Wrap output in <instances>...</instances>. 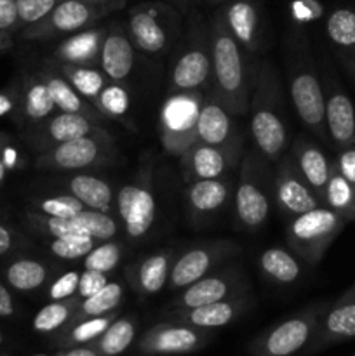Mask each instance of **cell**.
Returning <instances> with one entry per match:
<instances>
[{
    "label": "cell",
    "mask_w": 355,
    "mask_h": 356,
    "mask_svg": "<svg viewBox=\"0 0 355 356\" xmlns=\"http://www.w3.org/2000/svg\"><path fill=\"white\" fill-rule=\"evenodd\" d=\"M33 356H56V355H33Z\"/></svg>",
    "instance_id": "e7e4bbea"
},
{
    "label": "cell",
    "mask_w": 355,
    "mask_h": 356,
    "mask_svg": "<svg viewBox=\"0 0 355 356\" xmlns=\"http://www.w3.org/2000/svg\"><path fill=\"white\" fill-rule=\"evenodd\" d=\"M124 7L125 0H59L44 19L23 28L19 37L30 42L56 40L94 26Z\"/></svg>",
    "instance_id": "5b68a950"
},
{
    "label": "cell",
    "mask_w": 355,
    "mask_h": 356,
    "mask_svg": "<svg viewBox=\"0 0 355 356\" xmlns=\"http://www.w3.org/2000/svg\"><path fill=\"white\" fill-rule=\"evenodd\" d=\"M212 339V330H202L188 323L166 320L150 327L136 344L141 356H178L197 353Z\"/></svg>",
    "instance_id": "9a60e30c"
},
{
    "label": "cell",
    "mask_w": 355,
    "mask_h": 356,
    "mask_svg": "<svg viewBox=\"0 0 355 356\" xmlns=\"http://www.w3.org/2000/svg\"><path fill=\"white\" fill-rule=\"evenodd\" d=\"M289 153H291L296 167H298L299 172L303 174L306 183L312 186V190L315 191L320 197V200H322L324 190H326L327 179H329L333 160L327 159L324 149L320 148L315 141H312V139H308L303 134L296 136V138L292 139Z\"/></svg>",
    "instance_id": "4dcf8cb0"
},
{
    "label": "cell",
    "mask_w": 355,
    "mask_h": 356,
    "mask_svg": "<svg viewBox=\"0 0 355 356\" xmlns=\"http://www.w3.org/2000/svg\"><path fill=\"white\" fill-rule=\"evenodd\" d=\"M26 209L35 212H40L45 216H54V218H75L79 212L86 209V205L75 197L66 193L51 195V197H35L28 202Z\"/></svg>",
    "instance_id": "ee69618b"
},
{
    "label": "cell",
    "mask_w": 355,
    "mask_h": 356,
    "mask_svg": "<svg viewBox=\"0 0 355 356\" xmlns=\"http://www.w3.org/2000/svg\"><path fill=\"white\" fill-rule=\"evenodd\" d=\"M244 292H249L244 271L239 266H226L221 270L211 271L204 278L178 292L176 298L167 306V312L197 308V306L223 301V299L244 294Z\"/></svg>",
    "instance_id": "ac0fdd59"
},
{
    "label": "cell",
    "mask_w": 355,
    "mask_h": 356,
    "mask_svg": "<svg viewBox=\"0 0 355 356\" xmlns=\"http://www.w3.org/2000/svg\"><path fill=\"white\" fill-rule=\"evenodd\" d=\"M249 132L254 148L275 163L289 146L285 125V97L281 75L268 59L258 65L256 86L249 103Z\"/></svg>",
    "instance_id": "7a4b0ae2"
},
{
    "label": "cell",
    "mask_w": 355,
    "mask_h": 356,
    "mask_svg": "<svg viewBox=\"0 0 355 356\" xmlns=\"http://www.w3.org/2000/svg\"><path fill=\"white\" fill-rule=\"evenodd\" d=\"M9 138H7V134H2V132H0V155H2V152L3 149L7 148V146H9Z\"/></svg>",
    "instance_id": "91938a15"
},
{
    "label": "cell",
    "mask_w": 355,
    "mask_h": 356,
    "mask_svg": "<svg viewBox=\"0 0 355 356\" xmlns=\"http://www.w3.org/2000/svg\"><path fill=\"white\" fill-rule=\"evenodd\" d=\"M115 212L131 243L141 242L150 235L157 216L152 159L143 160L132 179L117 191Z\"/></svg>",
    "instance_id": "52a82bcc"
},
{
    "label": "cell",
    "mask_w": 355,
    "mask_h": 356,
    "mask_svg": "<svg viewBox=\"0 0 355 356\" xmlns=\"http://www.w3.org/2000/svg\"><path fill=\"white\" fill-rule=\"evenodd\" d=\"M350 339H355V284L327 306L306 355H315Z\"/></svg>",
    "instance_id": "ffe728a7"
},
{
    "label": "cell",
    "mask_w": 355,
    "mask_h": 356,
    "mask_svg": "<svg viewBox=\"0 0 355 356\" xmlns=\"http://www.w3.org/2000/svg\"><path fill=\"white\" fill-rule=\"evenodd\" d=\"M138 332V320L132 315L120 316L89 346L100 356H120L132 346Z\"/></svg>",
    "instance_id": "d590c367"
},
{
    "label": "cell",
    "mask_w": 355,
    "mask_h": 356,
    "mask_svg": "<svg viewBox=\"0 0 355 356\" xmlns=\"http://www.w3.org/2000/svg\"><path fill=\"white\" fill-rule=\"evenodd\" d=\"M324 89V111L329 143L334 149L355 145V106L341 86L336 72L327 61L320 70Z\"/></svg>",
    "instance_id": "2e32d148"
},
{
    "label": "cell",
    "mask_w": 355,
    "mask_h": 356,
    "mask_svg": "<svg viewBox=\"0 0 355 356\" xmlns=\"http://www.w3.org/2000/svg\"><path fill=\"white\" fill-rule=\"evenodd\" d=\"M106 284H108V275L100 273V271L84 270L82 275H80L79 289H77L75 296L80 299V301H84V299L90 298V296L96 294L97 291H101Z\"/></svg>",
    "instance_id": "681fc988"
},
{
    "label": "cell",
    "mask_w": 355,
    "mask_h": 356,
    "mask_svg": "<svg viewBox=\"0 0 355 356\" xmlns=\"http://www.w3.org/2000/svg\"><path fill=\"white\" fill-rule=\"evenodd\" d=\"M115 155V143L110 132L104 129L96 134L70 139L47 152L38 153L35 159V169L47 172H77L90 167L106 165Z\"/></svg>",
    "instance_id": "7c38bea8"
},
{
    "label": "cell",
    "mask_w": 355,
    "mask_h": 356,
    "mask_svg": "<svg viewBox=\"0 0 355 356\" xmlns=\"http://www.w3.org/2000/svg\"><path fill=\"white\" fill-rule=\"evenodd\" d=\"M94 106L106 120H117L132 129V125L129 124L131 96H129V89L125 87V83L108 82L106 87L101 90Z\"/></svg>",
    "instance_id": "b9f144b4"
},
{
    "label": "cell",
    "mask_w": 355,
    "mask_h": 356,
    "mask_svg": "<svg viewBox=\"0 0 355 356\" xmlns=\"http://www.w3.org/2000/svg\"><path fill=\"white\" fill-rule=\"evenodd\" d=\"M233 191H235V181L232 179V176L187 183L184 200H187V212L190 221L197 226L207 222L225 209Z\"/></svg>",
    "instance_id": "7402d4cb"
},
{
    "label": "cell",
    "mask_w": 355,
    "mask_h": 356,
    "mask_svg": "<svg viewBox=\"0 0 355 356\" xmlns=\"http://www.w3.org/2000/svg\"><path fill=\"white\" fill-rule=\"evenodd\" d=\"M14 47V38H13V33H9V31H2L0 30V54H3V52L10 51V49Z\"/></svg>",
    "instance_id": "6f0895ef"
},
{
    "label": "cell",
    "mask_w": 355,
    "mask_h": 356,
    "mask_svg": "<svg viewBox=\"0 0 355 356\" xmlns=\"http://www.w3.org/2000/svg\"><path fill=\"white\" fill-rule=\"evenodd\" d=\"M326 35L334 58L355 83V9L336 7L326 19Z\"/></svg>",
    "instance_id": "83f0119b"
},
{
    "label": "cell",
    "mask_w": 355,
    "mask_h": 356,
    "mask_svg": "<svg viewBox=\"0 0 355 356\" xmlns=\"http://www.w3.org/2000/svg\"><path fill=\"white\" fill-rule=\"evenodd\" d=\"M329 302H312L265 329L249 343L251 356H294L312 343Z\"/></svg>",
    "instance_id": "8992f818"
},
{
    "label": "cell",
    "mask_w": 355,
    "mask_h": 356,
    "mask_svg": "<svg viewBox=\"0 0 355 356\" xmlns=\"http://www.w3.org/2000/svg\"><path fill=\"white\" fill-rule=\"evenodd\" d=\"M129 37L146 56L166 54L181 35V19L173 6L164 2H141L129 9Z\"/></svg>",
    "instance_id": "9c48e42d"
},
{
    "label": "cell",
    "mask_w": 355,
    "mask_h": 356,
    "mask_svg": "<svg viewBox=\"0 0 355 356\" xmlns=\"http://www.w3.org/2000/svg\"><path fill=\"white\" fill-rule=\"evenodd\" d=\"M274 202V163L256 148L246 149L235 179V216L240 228L256 232L267 222Z\"/></svg>",
    "instance_id": "277c9868"
},
{
    "label": "cell",
    "mask_w": 355,
    "mask_h": 356,
    "mask_svg": "<svg viewBox=\"0 0 355 356\" xmlns=\"http://www.w3.org/2000/svg\"><path fill=\"white\" fill-rule=\"evenodd\" d=\"M345 225L347 219L343 216L320 205L289 219L285 240L299 259L310 266H317Z\"/></svg>",
    "instance_id": "ba28073f"
},
{
    "label": "cell",
    "mask_w": 355,
    "mask_h": 356,
    "mask_svg": "<svg viewBox=\"0 0 355 356\" xmlns=\"http://www.w3.org/2000/svg\"><path fill=\"white\" fill-rule=\"evenodd\" d=\"M333 163L355 186V145L345 146V148L338 149V155L336 159L333 160Z\"/></svg>",
    "instance_id": "816d5d0a"
},
{
    "label": "cell",
    "mask_w": 355,
    "mask_h": 356,
    "mask_svg": "<svg viewBox=\"0 0 355 356\" xmlns=\"http://www.w3.org/2000/svg\"><path fill=\"white\" fill-rule=\"evenodd\" d=\"M354 356H355V355H354Z\"/></svg>",
    "instance_id": "03108f58"
},
{
    "label": "cell",
    "mask_w": 355,
    "mask_h": 356,
    "mask_svg": "<svg viewBox=\"0 0 355 356\" xmlns=\"http://www.w3.org/2000/svg\"><path fill=\"white\" fill-rule=\"evenodd\" d=\"M2 343H3V336H2V332H0V346H2Z\"/></svg>",
    "instance_id": "be15d7a7"
},
{
    "label": "cell",
    "mask_w": 355,
    "mask_h": 356,
    "mask_svg": "<svg viewBox=\"0 0 355 356\" xmlns=\"http://www.w3.org/2000/svg\"><path fill=\"white\" fill-rule=\"evenodd\" d=\"M205 94L202 90L169 92L160 104L159 136L167 155L180 156L197 143V120Z\"/></svg>",
    "instance_id": "8fae6325"
},
{
    "label": "cell",
    "mask_w": 355,
    "mask_h": 356,
    "mask_svg": "<svg viewBox=\"0 0 355 356\" xmlns=\"http://www.w3.org/2000/svg\"><path fill=\"white\" fill-rule=\"evenodd\" d=\"M37 72L38 75L42 76V80L47 83L58 111L84 115V117L90 118V120L96 122V124L103 125V122L106 120V118L96 110V106H94L93 103H89L86 97H82L75 89H73L72 83L59 73V70L52 65L51 59H45Z\"/></svg>",
    "instance_id": "f546056e"
},
{
    "label": "cell",
    "mask_w": 355,
    "mask_h": 356,
    "mask_svg": "<svg viewBox=\"0 0 355 356\" xmlns=\"http://www.w3.org/2000/svg\"><path fill=\"white\" fill-rule=\"evenodd\" d=\"M209 2H214V3H223V2H226V0H209Z\"/></svg>",
    "instance_id": "94428289"
},
{
    "label": "cell",
    "mask_w": 355,
    "mask_h": 356,
    "mask_svg": "<svg viewBox=\"0 0 355 356\" xmlns=\"http://www.w3.org/2000/svg\"><path fill=\"white\" fill-rule=\"evenodd\" d=\"M218 10L233 38L249 54H258L261 47V24L256 0H226Z\"/></svg>",
    "instance_id": "484cf974"
},
{
    "label": "cell",
    "mask_w": 355,
    "mask_h": 356,
    "mask_svg": "<svg viewBox=\"0 0 355 356\" xmlns=\"http://www.w3.org/2000/svg\"><path fill=\"white\" fill-rule=\"evenodd\" d=\"M244 153H246V136L240 134L226 145L195 143L184 149L178 160L184 181L191 183V181L232 176L233 170H239Z\"/></svg>",
    "instance_id": "4fadbf2b"
},
{
    "label": "cell",
    "mask_w": 355,
    "mask_h": 356,
    "mask_svg": "<svg viewBox=\"0 0 355 356\" xmlns=\"http://www.w3.org/2000/svg\"><path fill=\"white\" fill-rule=\"evenodd\" d=\"M58 2L59 0H16L21 30L44 19L58 6Z\"/></svg>",
    "instance_id": "7dc6e473"
},
{
    "label": "cell",
    "mask_w": 355,
    "mask_h": 356,
    "mask_svg": "<svg viewBox=\"0 0 355 356\" xmlns=\"http://www.w3.org/2000/svg\"><path fill=\"white\" fill-rule=\"evenodd\" d=\"M0 30L9 33L21 31L16 0H0Z\"/></svg>",
    "instance_id": "f907efd6"
},
{
    "label": "cell",
    "mask_w": 355,
    "mask_h": 356,
    "mask_svg": "<svg viewBox=\"0 0 355 356\" xmlns=\"http://www.w3.org/2000/svg\"><path fill=\"white\" fill-rule=\"evenodd\" d=\"M209 33L212 70L207 94L233 117L246 115L256 86L258 66L251 59L253 54L233 38L219 10L209 21Z\"/></svg>",
    "instance_id": "6da1fadb"
},
{
    "label": "cell",
    "mask_w": 355,
    "mask_h": 356,
    "mask_svg": "<svg viewBox=\"0 0 355 356\" xmlns=\"http://www.w3.org/2000/svg\"><path fill=\"white\" fill-rule=\"evenodd\" d=\"M239 254L240 245L232 240H207L191 245L190 249L174 257L167 289L171 292L183 291Z\"/></svg>",
    "instance_id": "5bb4252c"
},
{
    "label": "cell",
    "mask_w": 355,
    "mask_h": 356,
    "mask_svg": "<svg viewBox=\"0 0 355 356\" xmlns=\"http://www.w3.org/2000/svg\"><path fill=\"white\" fill-rule=\"evenodd\" d=\"M75 221L87 232V235L97 240H111L118 235V222L106 212L84 209L75 216Z\"/></svg>",
    "instance_id": "bcb514c9"
},
{
    "label": "cell",
    "mask_w": 355,
    "mask_h": 356,
    "mask_svg": "<svg viewBox=\"0 0 355 356\" xmlns=\"http://www.w3.org/2000/svg\"><path fill=\"white\" fill-rule=\"evenodd\" d=\"M125 245L118 240H101L86 257H84V270L100 271L110 275L117 270L120 261L124 259Z\"/></svg>",
    "instance_id": "7bdbcfd3"
},
{
    "label": "cell",
    "mask_w": 355,
    "mask_h": 356,
    "mask_svg": "<svg viewBox=\"0 0 355 356\" xmlns=\"http://www.w3.org/2000/svg\"><path fill=\"white\" fill-rule=\"evenodd\" d=\"M56 356H100L90 346H77L68 350H59Z\"/></svg>",
    "instance_id": "9f6ffc18"
},
{
    "label": "cell",
    "mask_w": 355,
    "mask_h": 356,
    "mask_svg": "<svg viewBox=\"0 0 355 356\" xmlns=\"http://www.w3.org/2000/svg\"><path fill=\"white\" fill-rule=\"evenodd\" d=\"M173 261L174 252L166 249L148 254L141 257L138 263L131 264L125 270V275H127V282L132 291L138 292L143 298L159 294L162 289L167 287Z\"/></svg>",
    "instance_id": "f1b7e54d"
},
{
    "label": "cell",
    "mask_w": 355,
    "mask_h": 356,
    "mask_svg": "<svg viewBox=\"0 0 355 356\" xmlns=\"http://www.w3.org/2000/svg\"><path fill=\"white\" fill-rule=\"evenodd\" d=\"M125 296V285L122 282H108L101 291L93 294L90 298L80 301L75 315L70 320V323L79 322L82 318H90V316L108 315L111 312H117L120 308Z\"/></svg>",
    "instance_id": "f35d334b"
},
{
    "label": "cell",
    "mask_w": 355,
    "mask_h": 356,
    "mask_svg": "<svg viewBox=\"0 0 355 356\" xmlns=\"http://www.w3.org/2000/svg\"><path fill=\"white\" fill-rule=\"evenodd\" d=\"M240 134L242 132L233 120V115L209 94H205L197 120V143L226 145Z\"/></svg>",
    "instance_id": "1f68e13d"
},
{
    "label": "cell",
    "mask_w": 355,
    "mask_h": 356,
    "mask_svg": "<svg viewBox=\"0 0 355 356\" xmlns=\"http://www.w3.org/2000/svg\"><path fill=\"white\" fill-rule=\"evenodd\" d=\"M274 202L287 219L324 205L299 172L289 152L274 163Z\"/></svg>",
    "instance_id": "e0dca14e"
},
{
    "label": "cell",
    "mask_w": 355,
    "mask_h": 356,
    "mask_svg": "<svg viewBox=\"0 0 355 356\" xmlns=\"http://www.w3.org/2000/svg\"><path fill=\"white\" fill-rule=\"evenodd\" d=\"M322 202L331 211L343 216L347 222L355 219V186L336 169L334 163L331 165V174L326 190H324Z\"/></svg>",
    "instance_id": "74e56055"
},
{
    "label": "cell",
    "mask_w": 355,
    "mask_h": 356,
    "mask_svg": "<svg viewBox=\"0 0 355 356\" xmlns=\"http://www.w3.org/2000/svg\"><path fill=\"white\" fill-rule=\"evenodd\" d=\"M17 97H19V82L0 90V118L16 111Z\"/></svg>",
    "instance_id": "f5cc1de1"
},
{
    "label": "cell",
    "mask_w": 355,
    "mask_h": 356,
    "mask_svg": "<svg viewBox=\"0 0 355 356\" xmlns=\"http://www.w3.org/2000/svg\"><path fill=\"white\" fill-rule=\"evenodd\" d=\"M14 313H16V305H14L13 296H10L9 289L0 282V318L13 316Z\"/></svg>",
    "instance_id": "11a10c76"
},
{
    "label": "cell",
    "mask_w": 355,
    "mask_h": 356,
    "mask_svg": "<svg viewBox=\"0 0 355 356\" xmlns=\"http://www.w3.org/2000/svg\"><path fill=\"white\" fill-rule=\"evenodd\" d=\"M104 131L103 125L96 124L90 118L79 113H65V111H56L44 122H40L35 127L24 131V141L33 152L44 153L61 143L70 139L82 138V136L96 134Z\"/></svg>",
    "instance_id": "d6986e66"
},
{
    "label": "cell",
    "mask_w": 355,
    "mask_h": 356,
    "mask_svg": "<svg viewBox=\"0 0 355 356\" xmlns=\"http://www.w3.org/2000/svg\"><path fill=\"white\" fill-rule=\"evenodd\" d=\"M21 245V236L9 226L0 225V256L14 252Z\"/></svg>",
    "instance_id": "db71d44e"
},
{
    "label": "cell",
    "mask_w": 355,
    "mask_h": 356,
    "mask_svg": "<svg viewBox=\"0 0 355 356\" xmlns=\"http://www.w3.org/2000/svg\"><path fill=\"white\" fill-rule=\"evenodd\" d=\"M251 305H253V299H251L249 292H244V294L232 296L223 301L209 302V305L197 306V308L171 309L167 312V316L169 320L188 323L197 329L214 330L239 320L244 313L249 312Z\"/></svg>",
    "instance_id": "44dd1931"
},
{
    "label": "cell",
    "mask_w": 355,
    "mask_h": 356,
    "mask_svg": "<svg viewBox=\"0 0 355 356\" xmlns=\"http://www.w3.org/2000/svg\"><path fill=\"white\" fill-rule=\"evenodd\" d=\"M80 275H82V271L72 270L52 278L47 284V291H45L49 301H63V299L73 298L77 294V289H79Z\"/></svg>",
    "instance_id": "c3c4849f"
},
{
    "label": "cell",
    "mask_w": 355,
    "mask_h": 356,
    "mask_svg": "<svg viewBox=\"0 0 355 356\" xmlns=\"http://www.w3.org/2000/svg\"><path fill=\"white\" fill-rule=\"evenodd\" d=\"M108 26H90L66 35L52 51L51 58L72 66H97Z\"/></svg>",
    "instance_id": "4316f807"
},
{
    "label": "cell",
    "mask_w": 355,
    "mask_h": 356,
    "mask_svg": "<svg viewBox=\"0 0 355 356\" xmlns=\"http://www.w3.org/2000/svg\"><path fill=\"white\" fill-rule=\"evenodd\" d=\"M258 268L265 280L274 287H291L301 278V259L284 247H270L258 257Z\"/></svg>",
    "instance_id": "d6a6232c"
},
{
    "label": "cell",
    "mask_w": 355,
    "mask_h": 356,
    "mask_svg": "<svg viewBox=\"0 0 355 356\" xmlns=\"http://www.w3.org/2000/svg\"><path fill=\"white\" fill-rule=\"evenodd\" d=\"M79 305L80 299L77 296H73L70 299H63V301H51L44 308L38 309L37 315L33 316L31 327L38 334L54 336V334H58L59 330H63L68 325L70 320L75 315Z\"/></svg>",
    "instance_id": "ab89813d"
},
{
    "label": "cell",
    "mask_w": 355,
    "mask_h": 356,
    "mask_svg": "<svg viewBox=\"0 0 355 356\" xmlns=\"http://www.w3.org/2000/svg\"><path fill=\"white\" fill-rule=\"evenodd\" d=\"M211 70L209 23H204L200 16H195L194 21H190L180 56L171 68L169 92H188V90L209 92Z\"/></svg>",
    "instance_id": "30bf717a"
},
{
    "label": "cell",
    "mask_w": 355,
    "mask_h": 356,
    "mask_svg": "<svg viewBox=\"0 0 355 356\" xmlns=\"http://www.w3.org/2000/svg\"><path fill=\"white\" fill-rule=\"evenodd\" d=\"M49 59H51L52 65L59 70V73L72 83L73 89H75L80 96L86 97L89 103L96 104L101 90L106 87L108 82H110V79L101 72V68H97V66H72L56 61V59L52 58Z\"/></svg>",
    "instance_id": "8d00e7d4"
},
{
    "label": "cell",
    "mask_w": 355,
    "mask_h": 356,
    "mask_svg": "<svg viewBox=\"0 0 355 356\" xmlns=\"http://www.w3.org/2000/svg\"><path fill=\"white\" fill-rule=\"evenodd\" d=\"M7 170H9V167L6 165V162H3L2 159H0V184L3 183V181H6V177H7Z\"/></svg>",
    "instance_id": "680465c9"
},
{
    "label": "cell",
    "mask_w": 355,
    "mask_h": 356,
    "mask_svg": "<svg viewBox=\"0 0 355 356\" xmlns=\"http://www.w3.org/2000/svg\"><path fill=\"white\" fill-rule=\"evenodd\" d=\"M176 2H181V3H188V2H194V0H176Z\"/></svg>",
    "instance_id": "6125c7cd"
},
{
    "label": "cell",
    "mask_w": 355,
    "mask_h": 356,
    "mask_svg": "<svg viewBox=\"0 0 355 356\" xmlns=\"http://www.w3.org/2000/svg\"><path fill=\"white\" fill-rule=\"evenodd\" d=\"M101 240L90 235H68L47 240V250L61 261L84 259Z\"/></svg>",
    "instance_id": "f6af8a7d"
},
{
    "label": "cell",
    "mask_w": 355,
    "mask_h": 356,
    "mask_svg": "<svg viewBox=\"0 0 355 356\" xmlns=\"http://www.w3.org/2000/svg\"><path fill=\"white\" fill-rule=\"evenodd\" d=\"M23 221L31 233L44 236L47 240L61 238V236L68 235H87L86 229L75 221V218H54V216H45L40 212L24 209Z\"/></svg>",
    "instance_id": "60d3db41"
},
{
    "label": "cell",
    "mask_w": 355,
    "mask_h": 356,
    "mask_svg": "<svg viewBox=\"0 0 355 356\" xmlns=\"http://www.w3.org/2000/svg\"><path fill=\"white\" fill-rule=\"evenodd\" d=\"M120 315L117 312H111L108 315L90 316V318H82L79 322L68 323L63 330L54 334V346L58 350H68V348L77 346H89L90 343L97 339L108 327L111 325L117 316Z\"/></svg>",
    "instance_id": "e575fe53"
},
{
    "label": "cell",
    "mask_w": 355,
    "mask_h": 356,
    "mask_svg": "<svg viewBox=\"0 0 355 356\" xmlns=\"http://www.w3.org/2000/svg\"><path fill=\"white\" fill-rule=\"evenodd\" d=\"M56 111L58 108L52 99L51 90L38 75V72L24 73L23 79L19 80V97H17V106L14 111L16 124L24 132L44 122Z\"/></svg>",
    "instance_id": "603a6c76"
},
{
    "label": "cell",
    "mask_w": 355,
    "mask_h": 356,
    "mask_svg": "<svg viewBox=\"0 0 355 356\" xmlns=\"http://www.w3.org/2000/svg\"><path fill=\"white\" fill-rule=\"evenodd\" d=\"M284 65L287 72L289 97L299 122L319 141L331 145L326 129L322 80L305 33H291L285 38Z\"/></svg>",
    "instance_id": "3957f363"
},
{
    "label": "cell",
    "mask_w": 355,
    "mask_h": 356,
    "mask_svg": "<svg viewBox=\"0 0 355 356\" xmlns=\"http://www.w3.org/2000/svg\"><path fill=\"white\" fill-rule=\"evenodd\" d=\"M54 183L61 193L75 197L86 205V209L113 214L117 193L113 186L103 177L77 170V172H66V176L56 177Z\"/></svg>",
    "instance_id": "d4e9b609"
},
{
    "label": "cell",
    "mask_w": 355,
    "mask_h": 356,
    "mask_svg": "<svg viewBox=\"0 0 355 356\" xmlns=\"http://www.w3.org/2000/svg\"><path fill=\"white\" fill-rule=\"evenodd\" d=\"M7 285L17 292H35L54 278V268L33 257H17L3 270Z\"/></svg>",
    "instance_id": "836d02e7"
},
{
    "label": "cell",
    "mask_w": 355,
    "mask_h": 356,
    "mask_svg": "<svg viewBox=\"0 0 355 356\" xmlns=\"http://www.w3.org/2000/svg\"><path fill=\"white\" fill-rule=\"evenodd\" d=\"M136 63V45L129 37L125 24H108L106 37L103 40L100 68L110 82L127 83Z\"/></svg>",
    "instance_id": "cb8c5ba5"
}]
</instances>
